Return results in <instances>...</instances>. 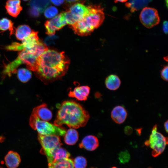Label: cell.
<instances>
[{"instance_id": "obj_1", "label": "cell", "mask_w": 168, "mask_h": 168, "mask_svg": "<svg viewBox=\"0 0 168 168\" xmlns=\"http://www.w3.org/2000/svg\"><path fill=\"white\" fill-rule=\"evenodd\" d=\"M69 63L70 60L64 52L48 49L38 58L35 74L44 84H48L63 76Z\"/></svg>"}, {"instance_id": "obj_2", "label": "cell", "mask_w": 168, "mask_h": 168, "mask_svg": "<svg viewBox=\"0 0 168 168\" xmlns=\"http://www.w3.org/2000/svg\"><path fill=\"white\" fill-rule=\"evenodd\" d=\"M58 107L54 124L58 126L65 124L70 128L84 126L90 118L88 112L79 103L72 100L63 102Z\"/></svg>"}, {"instance_id": "obj_3", "label": "cell", "mask_w": 168, "mask_h": 168, "mask_svg": "<svg viewBox=\"0 0 168 168\" xmlns=\"http://www.w3.org/2000/svg\"><path fill=\"white\" fill-rule=\"evenodd\" d=\"M88 7V14L82 20L69 26L76 34L81 36L90 35L102 24L105 19L103 8L100 5H91Z\"/></svg>"}, {"instance_id": "obj_4", "label": "cell", "mask_w": 168, "mask_h": 168, "mask_svg": "<svg viewBox=\"0 0 168 168\" xmlns=\"http://www.w3.org/2000/svg\"><path fill=\"white\" fill-rule=\"evenodd\" d=\"M38 57L29 49L21 50L15 60L6 66L3 72V74L10 76L16 72L18 67L22 64H26L28 69L35 72L37 69Z\"/></svg>"}, {"instance_id": "obj_5", "label": "cell", "mask_w": 168, "mask_h": 168, "mask_svg": "<svg viewBox=\"0 0 168 168\" xmlns=\"http://www.w3.org/2000/svg\"><path fill=\"white\" fill-rule=\"evenodd\" d=\"M29 124L33 129L37 131L38 134L63 136L66 131L61 126L40 120L32 113L30 118Z\"/></svg>"}, {"instance_id": "obj_6", "label": "cell", "mask_w": 168, "mask_h": 168, "mask_svg": "<svg viewBox=\"0 0 168 168\" xmlns=\"http://www.w3.org/2000/svg\"><path fill=\"white\" fill-rule=\"evenodd\" d=\"M157 127L156 124L154 126L149 140H147L145 142L146 145L149 146L152 150V154L154 157L161 154L168 144L167 138L157 131Z\"/></svg>"}, {"instance_id": "obj_7", "label": "cell", "mask_w": 168, "mask_h": 168, "mask_svg": "<svg viewBox=\"0 0 168 168\" xmlns=\"http://www.w3.org/2000/svg\"><path fill=\"white\" fill-rule=\"evenodd\" d=\"M38 139L42 147L41 153L46 155L49 162L54 152L62 144L59 136L38 134Z\"/></svg>"}, {"instance_id": "obj_8", "label": "cell", "mask_w": 168, "mask_h": 168, "mask_svg": "<svg viewBox=\"0 0 168 168\" xmlns=\"http://www.w3.org/2000/svg\"><path fill=\"white\" fill-rule=\"evenodd\" d=\"M141 23L146 27L151 28L159 24L160 21L157 10L154 8L145 7L139 16Z\"/></svg>"}, {"instance_id": "obj_9", "label": "cell", "mask_w": 168, "mask_h": 168, "mask_svg": "<svg viewBox=\"0 0 168 168\" xmlns=\"http://www.w3.org/2000/svg\"><path fill=\"white\" fill-rule=\"evenodd\" d=\"M38 34V32L32 30L30 35L22 40L21 43L13 42L11 45L7 46L6 49L8 50L16 51L30 49L35 46L40 40Z\"/></svg>"}, {"instance_id": "obj_10", "label": "cell", "mask_w": 168, "mask_h": 168, "mask_svg": "<svg viewBox=\"0 0 168 168\" xmlns=\"http://www.w3.org/2000/svg\"><path fill=\"white\" fill-rule=\"evenodd\" d=\"M67 24L63 12L51 20L47 21L44 23L46 34L54 35L57 30L62 28Z\"/></svg>"}, {"instance_id": "obj_11", "label": "cell", "mask_w": 168, "mask_h": 168, "mask_svg": "<svg viewBox=\"0 0 168 168\" xmlns=\"http://www.w3.org/2000/svg\"><path fill=\"white\" fill-rule=\"evenodd\" d=\"M68 10L76 22L84 18L89 12L88 7L78 3L72 5Z\"/></svg>"}, {"instance_id": "obj_12", "label": "cell", "mask_w": 168, "mask_h": 168, "mask_svg": "<svg viewBox=\"0 0 168 168\" xmlns=\"http://www.w3.org/2000/svg\"><path fill=\"white\" fill-rule=\"evenodd\" d=\"M32 114L40 119L44 121H48L52 118L51 111L47 108V105L44 103L35 107Z\"/></svg>"}, {"instance_id": "obj_13", "label": "cell", "mask_w": 168, "mask_h": 168, "mask_svg": "<svg viewBox=\"0 0 168 168\" xmlns=\"http://www.w3.org/2000/svg\"><path fill=\"white\" fill-rule=\"evenodd\" d=\"M90 88L87 86H78L74 88L73 91L70 90L68 96L75 98L80 101H84L87 100L90 93Z\"/></svg>"}, {"instance_id": "obj_14", "label": "cell", "mask_w": 168, "mask_h": 168, "mask_svg": "<svg viewBox=\"0 0 168 168\" xmlns=\"http://www.w3.org/2000/svg\"><path fill=\"white\" fill-rule=\"evenodd\" d=\"M127 115V112L123 106L118 105L115 106L112 110L111 117L114 121L120 124L124 122Z\"/></svg>"}, {"instance_id": "obj_15", "label": "cell", "mask_w": 168, "mask_h": 168, "mask_svg": "<svg viewBox=\"0 0 168 168\" xmlns=\"http://www.w3.org/2000/svg\"><path fill=\"white\" fill-rule=\"evenodd\" d=\"M20 0H8L5 8L7 12L12 16L16 18L22 9Z\"/></svg>"}, {"instance_id": "obj_16", "label": "cell", "mask_w": 168, "mask_h": 168, "mask_svg": "<svg viewBox=\"0 0 168 168\" xmlns=\"http://www.w3.org/2000/svg\"><path fill=\"white\" fill-rule=\"evenodd\" d=\"M99 146V141L97 138L93 135H89L85 136L79 144V146L81 148L89 151L96 149Z\"/></svg>"}, {"instance_id": "obj_17", "label": "cell", "mask_w": 168, "mask_h": 168, "mask_svg": "<svg viewBox=\"0 0 168 168\" xmlns=\"http://www.w3.org/2000/svg\"><path fill=\"white\" fill-rule=\"evenodd\" d=\"M5 164L8 168H16L19 166L21 159L19 155L16 152L11 151L4 158Z\"/></svg>"}, {"instance_id": "obj_18", "label": "cell", "mask_w": 168, "mask_h": 168, "mask_svg": "<svg viewBox=\"0 0 168 168\" xmlns=\"http://www.w3.org/2000/svg\"><path fill=\"white\" fill-rule=\"evenodd\" d=\"M152 0H129L126 2L125 6L130 9L131 12L139 10L145 7Z\"/></svg>"}, {"instance_id": "obj_19", "label": "cell", "mask_w": 168, "mask_h": 168, "mask_svg": "<svg viewBox=\"0 0 168 168\" xmlns=\"http://www.w3.org/2000/svg\"><path fill=\"white\" fill-rule=\"evenodd\" d=\"M49 168H74L73 161L69 158L48 163Z\"/></svg>"}, {"instance_id": "obj_20", "label": "cell", "mask_w": 168, "mask_h": 168, "mask_svg": "<svg viewBox=\"0 0 168 168\" xmlns=\"http://www.w3.org/2000/svg\"><path fill=\"white\" fill-rule=\"evenodd\" d=\"M64 136L65 143L70 145L75 144L79 138L78 132L72 128L68 129Z\"/></svg>"}, {"instance_id": "obj_21", "label": "cell", "mask_w": 168, "mask_h": 168, "mask_svg": "<svg viewBox=\"0 0 168 168\" xmlns=\"http://www.w3.org/2000/svg\"><path fill=\"white\" fill-rule=\"evenodd\" d=\"M106 87L110 90H116L119 87L121 84V81L119 77L114 74L110 75L105 80Z\"/></svg>"}, {"instance_id": "obj_22", "label": "cell", "mask_w": 168, "mask_h": 168, "mask_svg": "<svg viewBox=\"0 0 168 168\" xmlns=\"http://www.w3.org/2000/svg\"><path fill=\"white\" fill-rule=\"evenodd\" d=\"M50 4V0H30L29 3L30 7L36 10L40 14Z\"/></svg>"}, {"instance_id": "obj_23", "label": "cell", "mask_w": 168, "mask_h": 168, "mask_svg": "<svg viewBox=\"0 0 168 168\" xmlns=\"http://www.w3.org/2000/svg\"><path fill=\"white\" fill-rule=\"evenodd\" d=\"M32 30L28 25H20L16 29V37L18 40H22L30 35Z\"/></svg>"}, {"instance_id": "obj_24", "label": "cell", "mask_w": 168, "mask_h": 168, "mask_svg": "<svg viewBox=\"0 0 168 168\" xmlns=\"http://www.w3.org/2000/svg\"><path fill=\"white\" fill-rule=\"evenodd\" d=\"M70 153L64 148L60 147L57 149L52 155L51 159L49 163L69 158Z\"/></svg>"}, {"instance_id": "obj_25", "label": "cell", "mask_w": 168, "mask_h": 168, "mask_svg": "<svg viewBox=\"0 0 168 168\" xmlns=\"http://www.w3.org/2000/svg\"><path fill=\"white\" fill-rule=\"evenodd\" d=\"M13 24L14 23L10 19L6 17L3 18L0 20V30L4 31L9 30L11 36L15 31V28Z\"/></svg>"}, {"instance_id": "obj_26", "label": "cell", "mask_w": 168, "mask_h": 168, "mask_svg": "<svg viewBox=\"0 0 168 168\" xmlns=\"http://www.w3.org/2000/svg\"><path fill=\"white\" fill-rule=\"evenodd\" d=\"M32 74L28 69L20 68L17 71V76L19 80L24 83L28 81L31 77Z\"/></svg>"}, {"instance_id": "obj_27", "label": "cell", "mask_w": 168, "mask_h": 168, "mask_svg": "<svg viewBox=\"0 0 168 168\" xmlns=\"http://www.w3.org/2000/svg\"><path fill=\"white\" fill-rule=\"evenodd\" d=\"M58 13V9L53 6L47 7L44 11V14L46 18L48 19L53 18Z\"/></svg>"}, {"instance_id": "obj_28", "label": "cell", "mask_w": 168, "mask_h": 168, "mask_svg": "<svg viewBox=\"0 0 168 168\" xmlns=\"http://www.w3.org/2000/svg\"><path fill=\"white\" fill-rule=\"evenodd\" d=\"M73 162L74 168H85L86 166V160L82 156H77Z\"/></svg>"}, {"instance_id": "obj_29", "label": "cell", "mask_w": 168, "mask_h": 168, "mask_svg": "<svg viewBox=\"0 0 168 168\" xmlns=\"http://www.w3.org/2000/svg\"><path fill=\"white\" fill-rule=\"evenodd\" d=\"M63 12L67 24L69 26L73 25L76 22L68 10Z\"/></svg>"}, {"instance_id": "obj_30", "label": "cell", "mask_w": 168, "mask_h": 168, "mask_svg": "<svg viewBox=\"0 0 168 168\" xmlns=\"http://www.w3.org/2000/svg\"><path fill=\"white\" fill-rule=\"evenodd\" d=\"M28 13L30 16L33 18L38 17L40 14L36 10L31 7L29 8Z\"/></svg>"}, {"instance_id": "obj_31", "label": "cell", "mask_w": 168, "mask_h": 168, "mask_svg": "<svg viewBox=\"0 0 168 168\" xmlns=\"http://www.w3.org/2000/svg\"><path fill=\"white\" fill-rule=\"evenodd\" d=\"M168 66H165L162 69L161 72V77L163 80L166 81H167L168 79Z\"/></svg>"}, {"instance_id": "obj_32", "label": "cell", "mask_w": 168, "mask_h": 168, "mask_svg": "<svg viewBox=\"0 0 168 168\" xmlns=\"http://www.w3.org/2000/svg\"><path fill=\"white\" fill-rule=\"evenodd\" d=\"M124 131L126 135H130L132 133L133 131V129L131 127L127 126L124 128Z\"/></svg>"}, {"instance_id": "obj_33", "label": "cell", "mask_w": 168, "mask_h": 168, "mask_svg": "<svg viewBox=\"0 0 168 168\" xmlns=\"http://www.w3.org/2000/svg\"><path fill=\"white\" fill-rule=\"evenodd\" d=\"M50 1L54 5L57 6L61 5L64 2V0H50Z\"/></svg>"}, {"instance_id": "obj_34", "label": "cell", "mask_w": 168, "mask_h": 168, "mask_svg": "<svg viewBox=\"0 0 168 168\" xmlns=\"http://www.w3.org/2000/svg\"><path fill=\"white\" fill-rule=\"evenodd\" d=\"M168 22L167 21H165L163 23V30L164 32L166 34L168 33Z\"/></svg>"}, {"instance_id": "obj_35", "label": "cell", "mask_w": 168, "mask_h": 168, "mask_svg": "<svg viewBox=\"0 0 168 168\" xmlns=\"http://www.w3.org/2000/svg\"><path fill=\"white\" fill-rule=\"evenodd\" d=\"M168 120H167L165 122V123L164 124V128L166 133H168Z\"/></svg>"}, {"instance_id": "obj_36", "label": "cell", "mask_w": 168, "mask_h": 168, "mask_svg": "<svg viewBox=\"0 0 168 168\" xmlns=\"http://www.w3.org/2000/svg\"><path fill=\"white\" fill-rule=\"evenodd\" d=\"M128 0H114V2L116 3L118 2H126Z\"/></svg>"}, {"instance_id": "obj_37", "label": "cell", "mask_w": 168, "mask_h": 168, "mask_svg": "<svg viewBox=\"0 0 168 168\" xmlns=\"http://www.w3.org/2000/svg\"><path fill=\"white\" fill-rule=\"evenodd\" d=\"M141 130H142V129L141 128H138L136 129L137 133L138 135L141 134Z\"/></svg>"}, {"instance_id": "obj_38", "label": "cell", "mask_w": 168, "mask_h": 168, "mask_svg": "<svg viewBox=\"0 0 168 168\" xmlns=\"http://www.w3.org/2000/svg\"><path fill=\"white\" fill-rule=\"evenodd\" d=\"M23 1H28L29 0H23Z\"/></svg>"}, {"instance_id": "obj_39", "label": "cell", "mask_w": 168, "mask_h": 168, "mask_svg": "<svg viewBox=\"0 0 168 168\" xmlns=\"http://www.w3.org/2000/svg\"><path fill=\"white\" fill-rule=\"evenodd\" d=\"M111 168H116V167H112Z\"/></svg>"}, {"instance_id": "obj_40", "label": "cell", "mask_w": 168, "mask_h": 168, "mask_svg": "<svg viewBox=\"0 0 168 168\" xmlns=\"http://www.w3.org/2000/svg\"><path fill=\"white\" fill-rule=\"evenodd\" d=\"M0 168H2V167H0Z\"/></svg>"}]
</instances>
